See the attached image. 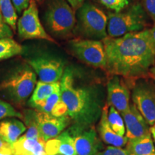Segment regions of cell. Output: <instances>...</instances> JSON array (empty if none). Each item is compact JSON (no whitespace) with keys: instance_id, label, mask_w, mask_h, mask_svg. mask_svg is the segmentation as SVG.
I'll return each mask as SVG.
<instances>
[{"instance_id":"obj_5","label":"cell","mask_w":155,"mask_h":155,"mask_svg":"<svg viewBox=\"0 0 155 155\" xmlns=\"http://www.w3.org/2000/svg\"><path fill=\"white\" fill-rule=\"evenodd\" d=\"M78 28L83 36L102 40L107 37L108 17L96 6L83 4L78 10Z\"/></svg>"},{"instance_id":"obj_29","label":"cell","mask_w":155,"mask_h":155,"mask_svg":"<svg viewBox=\"0 0 155 155\" xmlns=\"http://www.w3.org/2000/svg\"><path fill=\"white\" fill-rule=\"evenodd\" d=\"M98 155H128L127 151L121 147L109 146L106 147V150L101 151Z\"/></svg>"},{"instance_id":"obj_4","label":"cell","mask_w":155,"mask_h":155,"mask_svg":"<svg viewBox=\"0 0 155 155\" xmlns=\"http://www.w3.org/2000/svg\"><path fill=\"white\" fill-rule=\"evenodd\" d=\"M146 26V12L140 4L131 6L123 12L108 13L107 33L111 38H119L130 32H140Z\"/></svg>"},{"instance_id":"obj_26","label":"cell","mask_w":155,"mask_h":155,"mask_svg":"<svg viewBox=\"0 0 155 155\" xmlns=\"http://www.w3.org/2000/svg\"><path fill=\"white\" fill-rule=\"evenodd\" d=\"M106 8L119 12L129 5V0H97Z\"/></svg>"},{"instance_id":"obj_28","label":"cell","mask_w":155,"mask_h":155,"mask_svg":"<svg viewBox=\"0 0 155 155\" xmlns=\"http://www.w3.org/2000/svg\"><path fill=\"white\" fill-rule=\"evenodd\" d=\"M12 35L13 32L11 30V28L5 22L0 12V40L12 38Z\"/></svg>"},{"instance_id":"obj_2","label":"cell","mask_w":155,"mask_h":155,"mask_svg":"<svg viewBox=\"0 0 155 155\" xmlns=\"http://www.w3.org/2000/svg\"><path fill=\"white\" fill-rule=\"evenodd\" d=\"M61 94L69 117L79 127H91L101 116L103 108L96 93L88 88L75 87L73 73L68 68L62 76Z\"/></svg>"},{"instance_id":"obj_37","label":"cell","mask_w":155,"mask_h":155,"mask_svg":"<svg viewBox=\"0 0 155 155\" xmlns=\"http://www.w3.org/2000/svg\"><path fill=\"white\" fill-rule=\"evenodd\" d=\"M55 155H63V154H55Z\"/></svg>"},{"instance_id":"obj_7","label":"cell","mask_w":155,"mask_h":155,"mask_svg":"<svg viewBox=\"0 0 155 155\" xmlns=\"http://www.w3.org/2000/svg\"><path fill=\"white\" fill-rule=\"evenodd\" d=\"M17 31L19 38L23 40L41 39L57 43L45 30L39 18L38 6L35 0H30V5L23 12L17 22Z\"/></svg>"},{"instance_id":"obj_32","label":"cell","mask_w":155,"mask_h":155,"mask_svg":"<svg viewBox=\"0 0 155 155\" xmlns=\"http://www.w3.org/2000/svg\"><path fill=\"white\" fill-rule=\"evenodd\" d=\"M0 152L14 154L13 147L0 138Z\"/></svg>"},{"instance_id":"obj_24","label":"cell","mask_w":155,"mask_h":155,"mask_svg":"<svg viewBox=\"0 0 155 155\" xmlns=\"http://www.w3.org/2000/svg\"><path fill=\"white\" fill-rule=\"evenodd\" d=\"M57 138L60 140L58 153L63 155H77L75 148L74 139L68 131H65L60 134Z\"/></svg>"},{"instance_id":"obj_17","label":"cell","mask_w":155,"mask_h":155,"mask_svg":"<svg viewBox=\"0 0 155 155\" xmlns=\"http://www.w3.org/2000/svg\"><path fill=\"white\" fill-rule=\"evenodd\" d=\"M12 147L15 155H48L45 150V141L41 138H19Z\"/></svg>"},{"instance_id":"obj_16","label":"cell","mask_w":155,"mask_h":155,"mask_svg":"<svg viewBox=\"0 0 155 155\" xmlns=\"http://www.w3.org/2000/svg\"><path fill=\"white\" fill-rule=\"evenodd\" d=\"M109 106L106 104L103 107L99 124L98 127V133L101 138L106 144L116 147H124L128 141L127 137H121L114 132L110 127L108 121V112Z\"/></svg>"},{"instance_id":"obj_6","label":"cell","mask_w":155,"mask_h":155,"mask_svg":"<svg viewBox=\"0 0 155 155\" xmlns=\"http://www.w3.org/2000/svg\"><path fill=\"white\" fill-rule=\"evenodd\" d=\"M37 77L29 68L19 69L8 79L2 83L1 88L5 90L12 99L17 102L26 100L33 91Z\"/></svg>"},{"instance_id":"obj_9","label":"cell","mask_w":155,"mask_h":155,"mask_svg":"<svg viewBox=\"0 0 155 155\" xmlns=\"http://www.w3.org/2000/svg\"><path fill=\"white\" fill-rule=\"evenodd\" d=\"M133 104L149 125L155 124V88L146 83H139L132 92Z\"/></svg>"},{"instance_id":"obj_21","label":"cell","mask_w":155,"mask_h":155,"mask_svg":"<svg viewBox=\"0 0 155 155\" xmlns=\"http://www.w3.org/2000/svg\"><path fill=\"white\" fill-rule=\"evenodd\" d=\"M22 53L21 45L11 38L0 40V61L7 59Z\"/></svg>"},{"instance_id":"obj_27","label":"cell","mask_w":155,"mask_h":155,"mask_svg":"<svg viewBox=\"0 0 155 155\" xmlns=\"http://www.w3.org/2000/svg\"><path fill=\"white\" fill-rule=\"evenodd\" d=\"M60 140L58 138L52 139L47 141V143H45V147L46 154L48 155H55L58 154Z\"/></svg>"},{"instance_id":"obj_3","label":"cell","mask_w":155,"mask_h":155,"mask_svg":"<svg viewBox=\"0 0 155 155\" xmlns=\"http://www.w3.org/2000/svg\"><path fill=\"white\" fill-rule=\"evenodd\" d=\"M43 19L48 32L58 38L69 37L76 23L74 10L66 0H48Z\"/></svg>"},{"instance_id":"obj_20","label":"cell","mask_w":155,"mask_h":155,"mask_svg":"<svg viewBox=\"0 0 155 155\" xmlns=\"http://www.w3.org/2000/svg\"><path fill=\"white\" fill-rule=\"evenodd\" d=\"M60 88H61L60 81L55 83H45L42 81H39L37 83L36 88L31 96L29 104H31L47 99L50 95Z\"/></svg>"},{"instance_id":"obj_10","label":"cell","mask_w":155,"mask_h":155,"mask_svg":"<svg viewBox=\"0 0 155 155\" xmlns=\"http://www.w3.org/2000/svg\"><path fill=\"white\" fill-rule=\"evenodd\" d=\"M29 64L38 75L40 81L55 83L63 75L64 64L61 60L50 57H38L29 61Z\"/></svg>"},{"instance_id":"obj_36","label":"cell","mask_w":155,"mask_h":155,"mask_svg":"<svg viewBox=\"0 0 155 155\" xmlns=\"http://www.w3.org/2000/svg\"><path fill=\"white\" fill-rule=\"evenodd\" d=\"M150 132H151V134L152 135V138H153V140L155 142V124L153 126H152L150 128Z\"/></svg>"},{"instance_id":"obj_38","label":"cell","mask_w":155,"mask_h":155,"mask_svg":"<svg viewBox=\"0 0 155 155\" xmlns=\"http://www.w3.org/2000/svg\"><path fill=\"white\" fill-rule=\"evenodd\" d=\"M152 155H155V153H154V154H152Z\"/></svg>"},{"instance_id":"obj_30","label":"cell","mask_w":155,"mask_h":155,"mask_svg":"<svg viewBox=\"0 0 155 155\" xmlns=\"http://www.w3.org/2000/svg\"><path fill=\"white\" fill-rule=\"evenodd\" d=\"M145 12L155 23V0H141Z\"/></svg>"},{"instance_id":"obj_15","label":"cell","mask_w":155,"mask_h":155,"mask_svg":"<svg viewBox=\"0 0 155 155\" xmlns=\"http://www.w3.org/2000/svg\"><path fill=\"white\" fill-rule=\"evenodd\" d=\"M32 107L55 117H62L68 115L66 104L61 98V88L57 89L47 99L31 104Z\"/></svg>"},{"instance_id":"obj_34","label":"cell","mask_w":155,"mask_h":155,"mask_svg":"<svg viewBox=\"0 0 155 155\" xmlns=\"http://www.w3.org/2000/svg\"><path fill=\"white\" fill-rule=\"evenodd\" d=\"M149 32H150V35L151 38V40L154 44V47H155V23L154 25V26L152 27L150 30H149Z\"/></svg>"},{"instance_id":"obj_33","label":"cell","mask_w":155,"mask_h":155,"mask_svg":"<svg viewBox=\"0 0 155 155\" xmlns=\"http://www.w3.org/2000/svg\"><path fill=\"white\" fill-rule=\"evenodd\" d=\"M68 3L71 5L74 11L79 9L83 4H84L85 0H66Z\"/></svg>"},{"instance_id":"obj_39","label":"cell","mask_w":155,"mask_h":155,"mask_svg":"<svg viewBox=\"0 0 155 155\" xmlns=\"http://www.w3.org/2000/svg\"><path fill=\"white\" fill-rule=\"evenodd\" d=\"M39 1H41V0H39Z\"/></svg>"},{"instance_id":"obj_18","label":"cell","mask_w":155,"mask_h":155,"mask_svg":"<svg viewBox=\"0 0 155 155\" xmlns=\"http://www.w3.org/2000/svg\"><path fill=\"white\" fill-rule=\"evenodd\" d=\"M26 130L22 122L12 119L0 122V138L12 146Z\"/></svg>"},{"instance_id":"obj_11","label":"cell","mask_w":155,"mask_h":155,"mask_svg":"<svg viewBox=\"0 0 155 155\" xmlns=\"http://www.w3.org/2000/svg\"><path fill=\"white\" fill-rule=\"evenodd\" d=\"M78 126L74 134V144L77 155H98L103 145L98 138L95 128L91 126L88 129Z\"/></svg>"},{"instance_id":"obj_12","label":"cell","mask_w":155,"mask_h":155,"mask_svg":"<svg viewBox=\"0 0 155 155\" xmlns=\"http://www.w3.org/2000/svg\"><path fill=\"white\" fill-rule=\"evenodd\" d=\"M35 113L40 137L45 141L58 137L68 124L70 119L68 116L55 117L38 110Z\"/></svg>"},{"instance_id":"obj_8","label":"cell","mask_w":155,"mask_h":155,"mask_svg":"<svg viewBox=\"0 0 155 155\" xmlns=\"http://www.w3.org/2000/svg\"><path fill=\"white\" fill-rule=\"evenodd\" d=\"M72 51L77 58L93 67L105 69L106 58L103 42L96 40H77L71 42Z\"/></svg>"},{"instance_id":"obj_35","label":"cell","mask_w":155,"mask_h":155,"mask_svg":"<svg viewBox=\"0 0 155 155\" xmlns=\"http://www.w3.org/2000/svg\"><path fill=\"white\" fill-rule=\"evenodd\" d=\"M149 73H150L151 76H152V78L155 79V61H154V64H153L152 66L150 68V71H149Z\"/></svg>"},{"instance_id":"obj_19","label":"cell","mask_w":155,"mask_h":155,"mask_svg":"<svg viewBox=\"0 0 155 155\" xmlns=\"http://www.w3.org/2000/svg\"><path fill=\"white\" fill-rule=\"evenodd\" d=\"M126 150L128 155H152L155 153L154 140L151 134L128 139Z\"/></svg>"},{"instance_id":"obj_14","label":"cell","mask_w":155,"mask_h":155,"mask_svg":"<svg viewBox=\"0 0 155 155\" xmlns=\"http://www.w3.org/2000/svg\"><path fill=\"white\" fill-rule=\"evenodd\" d=\"M121 116L127 128L126 137L128 139L151 134L149 124L134 104H130L129 109L121 113Z\"/></svg>"},{"instance_id":"obj_22","label":"cell","mask_w":155,"mask_h":155,"mask_svg":"<svg viewBox=\"0 0 155 155\" xmlns=\"http://www.w3.org/2000/svg\"><path fill=\"white\" fill-rule=\"evenodd\" d=\"M0 12L5 22L16 30L17 15L12 0H0Z\"/></svg>"},{"instance_id":"obj_31","label":"cell","mask_w":155,"mask_h":155,"mask_svg":"<svg viewBox=\"0 0 155 155\" xmlns=\"http://www.w3.org/2000/svg\"><path fill=\"white\" fill-rule=\"evenodd\" d=\"M12 2L14 5L15 10L18 13H21L28 8L30 0H12Z\"/></svg>"},{"instance_id":"obj_23","label":"cell","mask_w":155,"mask_h":155,"mask_svg":"<svg viewBox=\"0 0 155 155\" xmlns=\"http://www.w3.org/2000/svg\"><path fill=\"white\" fill-rule=\"evenodd\" d=\"M108 121L110 127L116 134L124 137L125 124L119 112L115 108L110 106L108 112Z\"/></svg>"},{"instance_id":"obj_13","label":"cell","mask_w":155,"mask_h":155,"mask_svg":"<svg viewBox=\"0 0 155 155\" xmlns=\"http://www.w3.org/2000/svg\"><path fill=\"white\" fill-rule=\"evenodd\" d=\"M130 91L124 81L114 75L107 83L108 105L115 108L120 113L129 109Z\"/></svg>"},{"instance_id":"obj_25","label":"cell","mask_w":155,"mask_h":155,"mask_svg":"<svg viewBox=\"0 0 155 155\" xmlns=\"http://www.w3.org/2000/svg\"><path fill=\"white\" fill-rule=\"evenodd\" d=\"M6 117H18L23 119V116L17 112L8 103L0 100V119Z\"/></svg>"},{"instance_id":"obj_1","label":"cell","mask_w":155,"mask_h":155,"mask_svg":"<svg viewBox=\"0 0 155 155\" xmlns=\"http://www.w3.org/2000/svg\"><path fill=\"white\" fill-rule=\"evenodd\" d=\"M109 74L137 78L149 73L155 61V47L149 30L130 32L119 38L103 39Z\"/></svg>"}]
</instances>
